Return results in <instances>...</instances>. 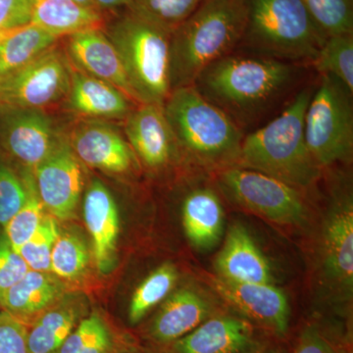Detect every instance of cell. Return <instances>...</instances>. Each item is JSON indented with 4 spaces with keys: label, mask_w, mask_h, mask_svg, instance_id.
<instances>
[{
    "label": "cell",
    "mask_w": 353,
    "mask_h": 353,
    "mask_svg": "<svg viewBox=\"0 0 353 353\" xmlns=\"http://www.w3.org/2000/svg\"><path fill=\"white\" fill-rule=\"evenodd\" d=\"M301 70L292 62L232 53L204 69L192 85L245 132L287 99Z\"/></svg>",
    "instance_id": "cell-1"
},
{
    "label": "cell",
    "mask_w": 353,
    "mask_h": 353,
    "mask_svg": "<svg viewBox=\"0 0 353 353\" xmlns=\"http://www.w3.org/2000/svg\"><path fill=\"white\" fill-rule=\"evenodd\" d=\"M315 87L297 90L284 110L262 127L245 134L236 167L261 172L296 189L319 180L322 169L311 157L304 119Z\"/></svg>",
    "instance_id": "cell-2"
},
{
    "label": "cell",
    "mask_w": 353,
    "mask_h": 353,
    "mask_svg": "<svg viewBox=\"0 0 353 353\" xmlns=\"http://www.w3.org/2000/svg\"><path fill=\"white\" fill-rule=\"evenodd\" d=\"M245 25L243 0H202L171 34V88L194 85L204 69L240 48Z\"/></svg>",
    "instance_id": "cell-3"
},
{
    "label": "cell",
    "mask_w": 353,
    "mask_h": 353,
    "mask_svg": "<svg viewBox=\"0 0 353 353\" xmlns=\"http://www.w3.org/2000/svg\"><path fill=\"white\" fill-rule=\"evenodd\" d=\"M179 148L197 163L236 167L245 132L194 85L172 90L163 105Z\"/></svg>",
    "instance_id": "cell-4"
},
{
    "label": "cell",
    "mask_w": 353,
    "mask_h": 353,
    "mask_svg": "<svg viewBox=\"0 0 353 353\" xmlns=\"http://www.w3.org/2000/svg\"><path fill=\"white\" fill-rule=\"evenodd\" d=\"M245 25L240 48L282 61L312 64L327 36L303 0H243Z\"/></svg>",
    "instance_id": "cell-5"
},
{
    "label": "cell",
    "mask_w": 353,
    "mask_h": 353,
    "mask_svg": "<svg viewBox=\"0 0 353 353\" xmlns=\"http://www.w3.org/2000/svg\"><path fill=\"white\" fill-rule=\"evenodd\" d=\"M104 23V34L121 58L137 101L163 106L172 92L167 31L128 8Z\"/></svg>",
    "instance_id": "cell-6"
},
{
    "label": "cell",
    "mask_w": 353,
    "mask_h": 353,
    "mask_svg": "<svg viewBox=\"0 0 353 353\" xmlns=\"http://www.w3.org/2000/svg\"><path fill=\"white\" fill-rule=\"evenodd\" d=\"M304 119V136L320 168L352 159L353 92L329 75L319 76Z\"/></svg>",
    "instance_id": "cell-7"
},
{
    "label": "cell",
    "mask_w": 353,
    "mask_h": 353,
    "mask_svg": "<svg viewBox=\"0 0 353 353\" xmlns=\"http://www.w3.org/2000/svg\"><path fill=\"white\" fill-rule=\"evenodd\" d=\"M216 183L234 203L272 222L299 225L306 218L299 190L267 174L231 167L218 173Z\"/></svg>",
    "instance_id": "cell-8"
},
{
    "label": "cell",
    "mask_w": 353,
    "mask_h": 353,
    "mask_svg": "<svg viewBox=\"0 0 353 353\" xmlns=\"http://www.w3.org/2000/svg\"><path fill=\"white\" fill-rule=\"evenodd\" d=\"M70 87V67L55 48L0 81V106L39 110L61 99Z\"/></svg>",
    "instance_id": "cell-9"
},
{
    "label": "cell",
    "mask_w": 353,
    "mask_h": 353,
    "mask_svg": "<svg viewBox=\"0 0 353 353\" xmlns=\"http://www.w3.org/2000/svg\"><path fill=\"white\" fill-rule=\"evenodd\" d=\"M34 170L44 209L55 219H72L80 201L83 176L80 160L69 141L60 139L53 152Z\"/></svg>",
    "instance_id": "cell-10"
},
{
    "label": "cell",
    "mask_w": 353,
    "mask_h": 353,
    "mask_svg": "<svg viewBox=\"0 0 353 353\" xmlns=\"http://www.w3.org/2000/svg\"><path fill=\"white\" fill-rule=\"evenodd\" d=\"M125 132L132 152L152 170L168 166L180 150L163 106L138 104L128 115Z\"/></svg>",
    "instance_id": "cell-11"
},
{
    "label": "cell",
    "mask_w": 353,
    "mask_h": 353,
    "mask_svg": "<svg viewBox=\"0 0 353 353\" xmlns=\"http://www.w3.org/2000/svg\"><path fill=\"white\" fill-rule=\"evenodd\" d=\"M322 259L327 277L341 289L352 292L353 204L350 192H340L330 209L323 231Z\"/></svg>",
    "instance_id": "cell-12"
},
{
    "label": "cell",
    "mask_w": 353,
    "mask_h": 353,
    "mask_svg": "<svg viewBox=\"0 0 353 353\" xmlns=\"http://www.w3.org/2000/svg\"><path fill=\"white\" fill-rule=\"evenodd\" d=\"M52 122L41 110H15L2 130L4 150L28 168L43 162L60 141Z\"/></svg>",
    "instance_id": "cell-13"
},
{
    "label": "cell",
    "mask_w": 353,
    "mask_h": 353,
    "mask_svg": "<svg viewBox=\"0 0 353 353\" xmlns=\"http://www.w3.org/2000/svg\"><path fill=\"white\" fill-rule=\"evenodd\" d=\"M67 50L77 69L117 88L139 104L119 54L102 30H88L68 36Z\"/></svg>",
    "instance_id": "cell-14"
},
{
    "label": "cell",
    "mask_w": 353,
    "mask_h": 353,
    "mask_svg": "<svg viewBox=\"0 0 353 353\" xmlns=\"http://www.w3.org/2000/svg\"><path fill=\"white\" fill-rule=\"evenodd\" d=\"M216 290L234 307L254 321L281 334L289 328L290 308L282 290L271 284L238 283L217 278Z\"/></svg>",
    "instance_id": "cell-15"
},
{
    "label": "cell",
    "mask_w": 353,
    "mask_h": 353,
    "mask_svg": "<svg viewBox=\"0 0 353 353\" xmlns=\"http://www.w3.org/2000/svg\"><path fill=\"white\" fill-rule=\"evenodd\" d=\"M83 163L113 174H124L134 165V152L126 139L108 124L88 122L74 132L69 141Z\"/></svg>",
    "instance_id": "cell-16"
},
{
    "label": "cell",
    "mask_w": 353,
    "mask_h": 353,
    "mask_svg": "<svg viewBox=\"0 0 353 353\" xmlns=\"http://www.w3.org/2000/svg\"><path fill=\"white\" fill-rule=\"evenodd\" d=\"M83 218L92 240L97 269L108 273L115 262L116 246L120 232L117 204L101 181L90 183L83 201Z\"/></svg>",
    "instance_id": "cell-17"
},
{
    "label": "cell",
    "mask_w": 353,
    "mask_h": 353,
    "mask_svg": "<svg viewBox=\"0 0 353 353\" xmlns=\"http://www.w3.org/2000/svg\"><path fill=\"white\" fill-rule=\"evenodd\" d=\"M221 278L238 283L271 284L270 266L241 225L230 229L226 243L216 260Z\"/></svg>",
    "instance_id": "cell-18"
},
{
    "label": "cell",
    "mask_w": 353,
    "mask_h": 353,
    "mask_svg": "<svg viewBox=\"0 0 353 353\" xmlns=\"http://www.w3.org/2000/svg\"><path fill=\"white\" fill-rule=\"evenodd\" d=\"M68 94L72 110L88 117L127 118L134 102L117 88L71 67Z\"/></svg>",
    "instance_id": "cell-19"
},
{
    "label": "cell",
    "mask_w": 353,
    "mask_h": 353,
    "mask_svg": "<svg viewBox=\"0 0 353 353\" xmlns=\"http://www.w3.org/2000/svg\"><path fill=\"white\" fill-rule=\"evenodd\" d=\"M250 325L234 317L205 320L183 338L174 341L175 353H240L252 343Z\"/></svg>",
    "instance_id": "cell-20"
},
{
    "label": "cell",
    "mask_w": 353,
    "mask_h": 353,
    "mask_svg": "<svg viewBox=\"0 0 353 353\" xmlns=\"http://www.w3.org/2000/svg\"><path fill=\"white\" fill-rule=\"evenodd\" d=\"M183 228L190 243L199 250L217 245L223 232L224 209L210 185H197L187 192L182 204Z\"/></svg>",
    "instance_id": "cell-21"
},
{
    "label": "cell",
    "mask_w": 353,
    "mask_h": 353,
    "mask_svg": "<svg viewBox=\"0 0 353 353\" xmlns=\"http://www.w3.org/2000/svg\"><path fill=\"white\" fill-rule=\"evenodd\" d=\"M62 292L59 281L48 272L29 270L0 299V306L26 325L57 304Z\"/></svg>",
    "instance_id": "cell-22"
},
{
    "label": "cell",
    "mask_w": 353,
    "mask_h": 353,
    "mask_svg": "<svg viewBox=\"0 0 353 353\" xmlns=\"http://www.w3.org/2000/svg\"><path fill=\"white\" fill-rule=\"evenodd\" d=\"M210 307L194 290L183 289L169 297L153 320L150 334L158 343H172L208 320Z\"/></svg>",
    "instance_id": "cell-23"
},
{
    "label": "cell",
    "mask_w": 353,
    "mask_h": 353,
    "mask_svg": "<svg viewBox=\"0 0 353 353\" xmlns=\"http://www.w3.org/2000/svg\"><path fill=\"white\" fill-rule=\"evenodd\" d=\"M31 23L57 38L88 30L103 29V14L74 0H34Z\"/></svg>",
    "instance_id": "cell-24"
},
{
    "label": "cell",
    "mask_w": 353,
    "mask_h": 353,
    "mask_svg": "<svg viewBox=\"0 0 353 353\" xmlns=\"http://www.w3.org/2000/svg\"><path fill=\"white\" fill-rule=\"evenodd\" d=\"M58 39L32 23L9 32L0 41V81L50 50Z\"/></svg>",
    "instance_id": "cell-25"
},
{
    "label": "cell",
    "mask_w": 353,
    "mask_h": 353,
    "mask_svg": "<svg viewBox=\"0 0 353 353\" xmlns=\"http://www.w3.org/2000/svg\"><path fill=\"white\" fill-rule=\"evenodd\" d=\"M82 319L81 309L75 304L51 306L28 331V353H57Z\"/></svg>",
    "instance_id": "cell-26"
},
{
    "label": "cell",
    "mask_w": 353,
    "mask_h": 353,
    "mask_svg": "<svg viewBox=\"0 0 353 353\" xmlns=\"http://www.w3.org/2000/svg\"><path fill=\"white\" fill-rule=\"evenodd\" d=\"M311 65L319 76L334 77L353 92V34L328 37Z\"/></svg>",
    "instance_id": "cell-27"
},
{
    "label": "cell",
    "mask_w": 353,
    "mask_h": 353,
    "mask_svg": "<svg viewBox=\"0 0 353 353\" xmlns=\"http://www.w3.org/2000/svg\"><path fill=\"white\" fill-rule=\"evenodd\" d=\"M178 273L175 266L165 263L150 273L134 290L129 307V320L137 324L150 309L170 294L176 284Z\"/></svg>",
    "instance_id": "cell-28"
},
{
    "label": "cell",
    "mask_w": 353,
    "mask_h": 353,
    "mask_svg": "<svg viewBox=\"0 0 353 353\" xmlns=\"http://www.w3.org/2000/svg\"><path fill=\"white\" fill-rule=\"evenodd\" d=\"M23 182L27 190V199L20 210L4 226V234L15 250L31 239L46 215L32 176L26 175Z\"/></svg>",
    "instance_id": "cell-29"
},
{
    "label": "cell",
    "mask_w": 353,
    "mask_h": 353,
    "mask_svg": "<svg viewBox=\"0 0 353 353\" xmlns=\"http://www.w3.org/2000/svg\"><path fill=\"white\" fill-rule=\"evenodd\" d=\"M113 336L106 322L97 314L83 318L57 353H110Z\"/></svg>",
    "instance_id": "cell-30"
},
{
    "label": "cell",
    "mask_w": 353,
    "mask_h": 353,
    "mask_svg": "<svg viewBox=\"0 0 353 353\" xmlns=\"http://www.w3.org/2000/svg\"><path fill=\"white\" fill-rule=\"evenodd\" d=\"M202 0H131L129 10L173 32L196 11Z\"/></svg>",
    "instance_id": "cell-31"
},
{
    "label": "cell",
    "mask_w": 353,
    "mask_h": 353,
    "mask_svg": "<svg viewBox=\"0 0 353 353\" xmlns=\"http://www.w3.org/2000/svg\"><path fill=\"white\" fill-rule=\"evenodd\" d=\"M90 254L82 238L76 234L59 233L51 253L50 272L57 277L76 280L85 273Z\"/></svg>",
    "instance_id": "cell-32"
},
{
    "label": "cell",
    "mask_w": 353,
    "mask_h": 353,
    "mask_svg": "<svg viewBox=\"0 0 353 353\" xmlns=\"http://www.w3.org/2000/svg\"><path fill=\"white\" fill-rule=\"evenodd\" d=\"M327 36L353 34V0H303Z\"/></svg>",
    "instance_id": "cell-33"
},
{
    "label": "cell",
    "mask_w": 353,
    "mask_h": 353,
    "mask_svg": "<svg viewBox=\"0 0 353 353\" xmlns=\"http://www.w3.org/2000/svg\"><path fill=\"white\" fill-rule=\"evenodd\" d=\"M59 233L57 219L51 215H44L31 239L16 250L30 270L50 271L51 253Z\"/></svg>",
    "instance_id": "cell-34"
},
{
    "label": "cell",
    "mask_w": 353,
    "mask_h": 353,
    "mask_svg": "<svg viewBox=\"0 0 353 353\" xmlns=\"http://www.w3.org/2000/svg\"><path fill=\"white\" fill-rule=\"evenodd\" d=\"M27 199L23 180L12 169L0 164V226H6L20 210Z\"/></svg>",
    "instance_id": "cell-35"
},
{
    "label": "cell",
    "mask_w": 353,
    "mask_h": 353,
    "mask_svg": "<svg viewBox=\"0 0 353 353\" xmlns=\"http://www.w3.org/2000/svg\"><path fill=\"white\" fill-rule=\"evenodd\" d=\"M30 268L22 256L7 240L6 234L0 236V299L7 290L20 282Z\"/></svg>",
    "instance_id": "cell-36"
},
{
    "label": "cell",
    "mask_w": 353,
    "mask_h": 353,
    "mask_svg": "<svg viewBox=\"0 0 353 353\" xmlns=\"http://www.w3.org/2000/svg\"><path fill=\"white\" fill-rule=\"evenodd\" d=\"M28 327L6 311H0V353H28Z\"/></svg>",
    "instance_id": "cell-37"
},
{
    "label": "cell",
    "mask_w": 353,
    "mask_h": 353,
    "mask_svg": "<svg viewBox=\"0 0 353 353\" xmlns=\"http://www.w3.org/2000/svg\"><path fill=\"white\" fill-rule=\"evenodd\" d=\"M34 0H0V32L31 23Z\"/></svg>",
    "instance_id": "cell-38"
},
{
    "label": "cell",
    "mask_w": 353,
    "mask_h": 353,
    "mask_svg": "<svg viewBox=\"0 0 353 353\" xmlns=\"http://www.w3.org/2000/svg\"><path fill=\"white\" fill-rule=\"evenodd\" d=\"M290 353H336L319 332L309 328L304 332L296 347Z\"/></svg>",
    "instance_id": "cell-39"
},
{
    "label": "cell",
    "mask_w": 353,
    "mask_h": 353,
    "mask_svg": "<svg viewBox=\"0 0 353 353\" xmlns=\"http://www.w3.org/2000/svg\"><path fill=\"white\" fill-rule=\"evenodd\" d=\"M131 0H94L95 8L101 14L115 13L129 6Z\"/></svg>",
    "instance_id": "cell-40"
},
{
    "label": "cell",
    "mask_w": 353,
    "mask_h": 353,
    "mask_svg": "<svg viewBox=\"0 0 353 353\" xmlns=\"http://www.w3.org/2000/svg\"><path fill=\"white\" fill-rule=\"evenodd\" d=\"M74 1L77 2L78 4H80V6L87 7V8H92L97 10V9L95 8L94 0H74Z\"/></svg>",
    "instance_id": "cell-41"
},
{
    "label": "cell",
    "mask_w": 353,
    "mask_h": 353,
    "mask_svg": "<svg viewBox=\"0 0 353 353\" xmlns=\"http://www.w3.org/2000/svg\"><path fill=\"white\" fill-rule=\"evenodd\" d=\"M10 31H12V30H10ZM10 31L0 32V41H1L2 39L6 38L7 34H8V32Z\"/></svg>",
    "instance_id": "cell-42"
},
{
    "label": "cell",
    "mask_w": 353,
    "mask_h": 353,
    "mask_svg": "<svg viewBox=\"0 0 353 353\" xmlns=\"http://www.w3.org/2000/svg\"><path fill=\"white\" fill-rule=\"evenodd\" d=\"M0 308H1V306H0Z\"/></svg>",
    "instance_id": "cell-43"
}]
</instances>
